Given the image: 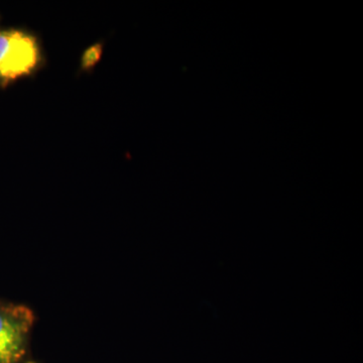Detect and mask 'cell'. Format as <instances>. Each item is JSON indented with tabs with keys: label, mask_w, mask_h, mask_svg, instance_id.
Segmentation results:
<instances>
[{
	"label": "cell",
	"mask_w": 363,
	"mask_h": 363,
	"mask_svg": "<svg viewBox=\"0 0 363 363\" xmlns=\"http://www.w3.org/2000/svg\"><path fill=\"white\" fill-rule=\"evenodd\" d=\"M39 40L21 28L0 30V88L30 77L43 65Z\"/></svg>",
	"instance_id": "obj_1"
},
{
	"label": "cell",
	"mask_w": 363,
	"mask_h": 363,
	"mask_svg": "<svg viewBox=\"0 0 363 363\" xmlns=\"http://www.w3.org/2000/svg\"><path fill=\"white\" fill-rule=\"evenodd\" d=\"M35 315L23 305L0 302V363H18L26 354Z\"/></svg>",
	"instance_id": "obj_2"
},
{
	"label": "cell",
	"mask_w": 363,
	"mask_h": 363,
	"mask_svg": "<svg viewBox=\"0 0 363 363\" xmlns=\"http://www.w3.org/2000/svg\"><path fill=\"white\" fill-rule=\"evenodd\" d=\"M104 52V45L95 44L90 45L82 55L81 59V70L90 71L97 65Z\"/></svg>",
	"instance_id": "obj_3"
},
{
	"label": "cell",
	"mask_w": 363,
	"mask_h": 363,
	"mask_svg": "<svg viewBox=\"0 0 363 363\" xmlns=\"http://www.w3.org/2000/svg\"><path fill=\"white\" fill-rule=\"evenodd\" d=\"M28 363H35V362H28Z\"/></svg>",
	"instance_id": "obj_4"
}]
</instances>
